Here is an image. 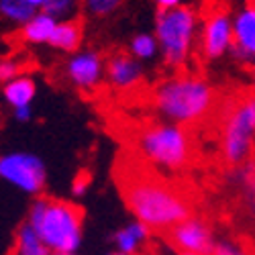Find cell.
<instances>
[{
  "mask_svg": "<svg viewBox=\"0 0 255 255\" xmlns=\"http://www.w3.org/2000/svg\"><path fill=\"white\" fill-rule=\"evenodd\" d=\"M39 10L29 4V0H0V14L12 25H27Z\"/></svg>",
  "mask_w": 255,
  "mask_h": 255,
  "instance_id": "obj_18",
  "label": "cell"
},
{
  "mask_svg": "<svg viewBox=\"0 0 255 255\" xmlns=\"http://www.w3.org/2000/svg\"><path fill=\"white\" fill-rule=\"evenodd\" d=\"M72 255H78V253H72Z\"/></svg>",
  "mask_w": 255,
  "mask_h": 255,
  "instance_id": "obj_33",
  "label": "cell"
},
{
  "mask_svg": "<svg viewBox=\"0 0 255 255\" xmlns=\"http://www.w3.org/2000/svg\"><path fill=\"white\" fill-rule=\"evenodd\" d=\"M63 72L74 88L94 92L106 78V59L96 49H80L68 57Z\"/></svg>",
  "mask_w": 255,
  "mask_h": 255,
  "instance_id": "obj_9",
  "label": "cell"
},
{
  "mask_svg": "<svg viewBox=\"0 0 255 255\" xmlns=\"http://www.w3.org/2000/svg\"><path fill=\"white\" fill-rule=\"evenodd\" d=\"M82 39H84L82 23L76 18H66V20H59L57 23L49 45L59 51H66V53H76L82 47Z\"/></svg>",
  "mask_w": 255,
  "mask_h": 255,
  "instance_id": "obj_17",
  "label": "cell"
},
{
  "mask_svg": "<svg viewBox=\"0 0 255 255\" xmlns=\"http://www.w3.org/2000/svg\"><path fill=\"white\" fill-rule=\"evenodd\" d=\"M88 190H90V178L86 174H78L72 182V196L82 198V196H86Z\"/></svg>",
  "mask_w": 255,
  "mask_h": 255,
  "instance_id": "obj_24",
  "label": "cell"
},
{
  "mask_svg": "<svg viewBox=\"0 0 255 255\" xmlns=\"http://www.w3.org/2000/svg\"><path fill=\"white\" fill-rule=\"evenodd\" d=\"M18 76H23V63H20L16 57H4L2 61H0V78H2V82H10Z\"/></svg>",
  "mask_w": 255,
  "mask_h": 255,
  "instance_id": "obj_23",
  "label": "cell"
},
{
  "mask_svg": "<svg viewBox=\"0 0 255 255\" xmlns=\"http://www.w3.org/2000/svg\"><path fill=\"white\" fill-rule=\"evenodd\" d=\"M143 255H149V253H143Z\"/></svg>",
  "mask_w": 255,
  "mask_h": 255,
  "instance_id": "obj_32",
  "label": "cell"
},
{
  "mask_svg": "<svg viewBox=\"0 0 255 255\" xmlns=\"http://www.w3.org/2000/svg\"><path fill=\"white\" fill-rule=\"evenodd\" d=\"M0 176L20 192L37 198L43 196L47 184V167L45 161L35 153L12 151L0 157Z\"/></svg>",
  "mask_w": 255,
  "mask_h": 255,
  "instance_id": "obj_7",
  "label": "cell"
},
{
  "mask_svg": "<svg viewBox=\"0 0 255 255\" xmlns=\"http://www.w3.org/2000/svg\"><path fill=\"white\" fill-rule=\"evenodd\" d=\"M129 51L135 59L143 61H149L159 53V43H157V37L151 33H139L129 41Z\"/></svg>",
  "mask_w": 255,
  "mask_h": 255,
  "instance_id": "obj_19",
  "label": "cell"
},
{
  "mask_svg": "<svg viewBox=\"0 0 255 255\" xmlns=\"http://www.w3.org/2000/svg\"><path fill=\"white\" fill-rule=\"evenodd\" d=\"M135 149L157 172L178 174L192 161L194 139L188 127L159 121L143 127L135 135Z\"/></svg>",
  "mask_w": 255,
  "mask_h": 255,
  "instance_id": "obj_4",
  "label": "cell"
},
{
  "mask_svg": "<svg viewBox=\"0 0 255 255\" xmlns=\"http://www.w3.org/2000/svg\"><path fill=\"white\" fill-rule=\"evenodd\" d=\"M104 255H127V253H123V251H119V249H113V251H109V253H104Z\"/></svg>",
  "mask_w": 255,
  "mask_h": 255,
  "instance_id": "obj_29",
  "label": "cell"
},
{
  "mask_svg": "<svg viewBox=\"0 0 255 255\" xmlns=\"http://www.w3.org/2000/svg\"><path fill=\"white\" fill-rule=\"evenodd\" d=\"M219 151L231 167L251 161L255 151V94L251 90L229 102L219 133Z\"/></svg>",
  "mask_w": 255,
  "mask_h": 255,
  "instance_id": "obj_5",
  "label": "cell"
},
{
  "mask_svg": "<svg viewBox=\"0 0 255 255\" xmlns=\"http://www.w3.org/2000/svg\"><path fill=\"white\" fill-rule=\"evenodd\" d=\"M10 255H53V253L43 243V239L37 235V231L27 221H23L12 235Z\"/></svg>",
  "mask_w": 255,
  "mask_h": 255,
  "instance_id": "obj_16",
  "label": "cell"
},
{
  "mask_svg": "<svg viewBox=\"0 0 255 255\" xmlns=\"http://www.w3.org/2000/svg\"><path fill=\"white\" fill-rule=\"evenodd\" d=\"M219 94L215 86L198 74L180 72L163 78L151 92L153 111L161 121L192 127L217 111Z\"/></svg>",
  "mask_w": 255,
  "mask_h": 255,
  "instance_id": "obj_2",
  "label": "cell"
},
{
  "mask_svg": "<svg viewBox=\"0 0 255 255\" xmlns=\"http://www.w3.org/2000/svg\"><path fill=\"white\" fill-rule=\"evenodd\" d=\"M251 2H253V4H255V0H251Z\"/></svg>",
  "mask_w": 255,
  "mask_h": 255,
  "instance_id": "obj_31",
  "label": "cell"
},
{
  "mask_svg": "<svg viewBox=\"0 0 255 255\" xmlns=\"http://www.w3.org/2000/svg\"><path fill=\"white\" fill-rule=\"evenodd\" d=\"M251 92L255 94V68L251 70Z\"/></svg>",
  "mask_w": 255,
  "mask_h": 255,
  "instance_id": "obj_28",
  "label": "cell"
},
{
  "mask_svg": "<svg viewBox=\"0 0 255 255\" xmlns=\"http://www.w3.org/2000/svg\"><path fill=\"white\" fill-rule=\"evenodd\" d=\"M125 0H82V8L88 16L104 18L121 8Z\"/></svg>",
  "mask_w": 255,
  "mask_h": 255,
  "instance_id": "obj_20",
  "label": "cell"
},
{
  "mask_svg": "<svg viewBox=\"0 0 255 255\" xmlns=\"http://www.w3.org/2000/svg\"><path fill=\"white\" fill-rule=\"evenodd\" d=\"M78 4V0H45L43 10L51 16H55L57 20H66V16H70L74 12Z\"/></svg>",
  "mask_w": 255,
  "mask_h": 255,
  "instance_id": "obj_21",
  "label": "cell"
},
{
  "mask_svg": "<svg viewBox=\"0 0 255 255\" xmlns=\"http://www.w3.org/2000/svg\"><path fill=\"white\" fill-rule=\"evenodd\" d=\"M123 200L135 221L153 233H169L176 225L192 217L190 198L174 184L153 174H127L121 182Z\"/></svg>",
  "mask_w": 255,
  "mask_h": 255,
  "instance_id": "obj_1",
  "label": "cell"
},
{
  "mask_svg": "<svg viewBox=\"0 0 255 255\" xmlns=\"http://www.w3.org/2000/svg\"><path fill=\"white\" fill-rule=\"evenodd\" d=\"M167 239L178 253H200L210 255L217 245L212 229L200 217H188L167 233Z\"/></svg>",
  "mask_w": 255,
  "mask_h": 255,
  "instance_id": "obj_10",
  "label": "cell"
},
{
  "mask_svg": "<svg viewBox=\"0 0 255 255\" xmlns=\"http://www.w3.org/2000/svg\"><path fill=\"white\" fill-rule=\"evenodd\" d=\"M12 119L18 121V123H29L33 119V109H31V106H25V109H16V111H12Z\"/></svg>",
  "mask_w": 255,
  "mask_h": 255,
  "instance_id": "obj_25",
  "label": "cell"
},
{
  "mask_svg": "<svg viewBox=\"0 0 255 255\" xmlns=\"http://www.w3.org/2000/svg\"><path fill=\"white\" fill-rule=\"evenodd\" d=\"M35 94H37V84L29 74L18 76L2 86V96L12 111L25 109V106H33Z\"/></svg>",
  "mask_w": 255,
  "mask_h": 255,
  "instance_id": "obj_14",
  "label": "cell"
},
{
  "mask_svg": "<svg viewBox=\"0 0 255 255\" xmlns=\"http://www.w3.org/2000/svg\"><path fill=\"white\" fill-rule=\"evenodd\" d=\"M161 59L169 68H184L200 37V18L192 6H178L174 10L157 12L155 31Z\"/></svg>",
  "mask_w": 255,
  "mask_h": 255,
  "instance_id": "obj_6",
  "label": "cell"
},
{
  "mask_svg": "<svg viewBox=\"0 0 255 255\" xmlns=\"http://www.w3.org/2000/svg\"><path fill=\"white\" fill-rule=\"evenodd\" d=\"M210 255H251L245 245H241L235 239H217V245Z\"/></svg>",
  "mask_w": 255,
  "mask_h": 255,
  "instance_id": "obj_22",
  "label": "cell"
},
{
  "mask_svg": "<svg viewBox=\"0 0 255 255\" xmlns=\"http://www.w3.org/2000/svg\"><path fill=\"white\" fill-rule=\"evenodd\" d=\"M53 255L78 253L84 241V212L78 204L53 196L33 198L27 219Z\"/></svg>",
  "mask_w": 255,
  "mask_h": 255,
  "instance_id": "obj_3",
  "label": "cell"
},
{
  "mask_svg": "<svg viewBox=\"0 0 255 255\" xmlns=\"http://www.w3.org/2000/svg\"><path fill=\"white\" fill-rule=\"evenodd\" d=\"M233 41H235V25H233V14L225 8H212L200 23V37L198 47L204 59H221L233 51Z\"/></svg>",
  "mask_w": 255,
  "mask_h": 255,
  "instance_id": "obj_8",
  "label": "cell"
},
{
  "mask_svg": "<svg viewBox=\"0 0 255 255\" xmlns=\"http://www.w3.org/2000/svg\"><path fill=\"white\" fill-rule=\"evenodd\" d=\"M178 255H200V253H178Z\"/></svg>",
  "mask_w": 255,
  "mask_h": 255,
  "instance_id": "obj_30",
  "label": "cell"
},
{
  "mask_svg": "<svg viewBox=\"0 0 255 255\" xmlns=\"http://www.w3.org/2000/svg\"><path fill=\"white\" fill-rule=\"evenodd\" d=\"M155 4H157V8H159V12H163V10H174V8H178V6H184L182 0H155Z\"/></svg>",
  "mask_w": 255,
  "mask_h": 255,
  "instance_id": "obj_26",
  "label": "cell"
},
{
  "mask_svg": "<svg viewBox=\"0 0 255 255\" xmlns=\"http://www.w3.org/2000/svg\"><path fill=\"white\" fill-rule=\"evenodd\" d=\"M59 20L51 14H47L45 10H39L27 25L20 27V39L25 43H31V45H43V43H49L53 33H55V27H57Z\"/></svg>",
  "mask_w": 255,
  "mask_h": 255,
  "instance_id": "obj_15",
  "label": "cell"
},
{
  "mask_svg": "<svg viewBox=\"0 0 255 255\" xmlns=\"http://www.w3.org/2000/svg\"><path fill=\"white\" fill-rule=\"evenodd\" d=\"M151 229L139 223V221H131L123 227H119L113 235V245L115 249L127 253V255H143L147 245L151 241Z\"/></svg>",
  "mask_w": 255,
  "mask_h": 255,
  "instance_id": "obj_13",
  "label": "cell"
},
{
  "mask_svg": "<svg viewBox=\"0 0 255 255\" xmlns=\"http://www.w3.org/2000/svg\"><path fill=\"white\" fill-rule=\"evenodd\" d=\"M145 80L141 61L129 51H115L106 57V82L119 92H131Z\"/></svg>",
  "mask_w": 255,
  "mask_h": 255,
  "instance_id": "obj_11",
  "label": "cell"
},
{
  "mask_svg": "<svg viewBox=\"0 0 255 255\" xmlns=\"http://www.w3.org/2000/svg\"><path fill=\"white\" fill-rule=\"evenodd\" d=\"M233 25H235V41H233L231 55L243 66L255 68V4L245 2L235 14H233Z\"/></svg>",
  "mask_w": 255,
  "mask_h": 255,
  "instance_id": "obj_12",
  "label": "cell"
},
{
  "mask_svg": "<svg viewBox=\"0 0 255 255\" xmlns=\"http://www.w3.org/2000/svg\"><path fill=\"white\" fill-rule=\"evenodd\" d=\"M29 4H31V6H35L37 10H43V6H45V0H29Z\"/></svg>",
  "mask_w": 255,
  "mask_h": 255,
  "instance_id": "obj_27",
  "label": "cell"
}]
</instances>
